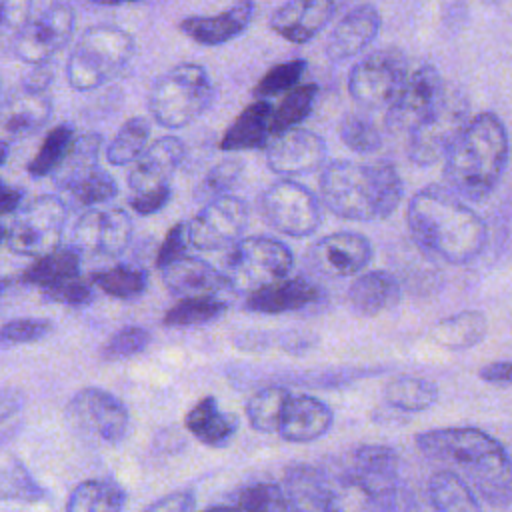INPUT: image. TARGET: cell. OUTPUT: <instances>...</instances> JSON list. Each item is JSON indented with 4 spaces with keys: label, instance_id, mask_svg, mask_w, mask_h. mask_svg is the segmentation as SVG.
Listing matches in <instances>:
<instances>
[{
    "label": "cell",
    "instance_id": "15",
    "mask_svg": "<svg viewBox=\"0 0 512 512\" xmlns=\"http://www.w3.org/2000/svg\"><path fill=\"white\" fill-rule=\"evenodd\" d=\"M68 416L76 428L106 442L118 444L130 426L128 408L108 390L86 386L68 402Z\"/></svg>",
    "mask_w": 512,
    "mask_h": 512
},
{
    "label": "cell",
    "instance_id": "55",
    "mask_svg": "<svg viewBox=\"0 0 512 512\" xmlns=\"http://www.w3.org/2000/svg\"><path fill=\"white\" fill-rule=\"evenodd\" d=\"M196 506L194 492L190 490H178L172 494H166L146 506V510H156V512H186Z\"/></svg>",
    "mask_w": 512,
    "mask_h": 512
},
{
    "label": "cell",
    "instance_id": "41",
    "mask_svg": "<svg viewBox=\"0 0 512 512\" xmlns=\"http://www.w3.org/2000/svg\"><path fill=\"white\" fill-rule=\"evenodd\" d=\"M148 140H150L148 120L144 116H132L118 128V132L106 146V160L114 166H126L146 148Z\"/></svg>",
    "mask_w": 512,
    "mask_h": 512
},
{
    "label": "cell",
    "instance_id": "45",
    "mask_svg": "<svg viewBox=\"0 0 512 512\" xmlns=\"http://www.w3.org/2000/svg\"><path fill=\"white\" fill-rule=\"evenodd\" d=\"M66 192L70 194L74 204L90 208V206H98L112 200L118 194V184L106 170L96 166L84 176H80L78 180H74L66 188Z\"/></svg>",
    "mask_w": 512,
    "mask_h": 512
},
{
    "label": "cell",
    "instance_id": "21",
    "mask_svg": "<svg viewBox=\"0 0 512 512\" xmlns=\"http://www.w3.org/2000/svg\"><path fill=\"white\" fill-rule=\"evenodd\" d=\"M162 280L174 296H220L232 292L234 286L226 272H220L210 262L196 256H180L160 268Z\"/></svg>",
    "mask_w": 512,
    "mask_h": 512
},
{
    "label": "cell",
    "instance_id": "63",
    "mask_svg": "<svg viewBox=\"0 0 512 512\" xmlns=\"http://www.w3.org/2000/svg\"><path fill=\"white\" fill-rule=\"evenodd\" d=\"M486 2H490V4H500L502 0H486Z\"/></svg>",
    "mask_w": 512,
    "mask_h": 512
},
{
    "label": "cell",
    "instance_id": "49",
    "mask_svg": "<svg viewBox=\"0 0 512 512\" xmlns=\"http://www.w3.org/2000/svg\"><path fill=\"white\" fill-rule=\"evenodd\" d=\"M54 330L48 318H14L0 326V344L16 346L46 338Z\"/></svg>",
    "mask_w": 512,
    "mask_h": 512
},
{
    "label": "cell",
    "instance_id": "43",
    "mask_svg": "<svg viewBox=\"0 0 512 512\" xmlns=\"http://www.w3.org/2000/svg\"><path fill=\"white\" fill-rule=\"evenodd\" d=\"M44 498L46 490L34 480L18 458H8L0 464V500L40 502Z\"/></svg>",
    "mask_w": 512,
    "mask_h": 512
},
{
    "label": "cell",
    "instance_id": "52",
    "mask_svg": "<svg viewBox=\"0 0 512 512\" xmlns=\"http://www.w3.org/2000/svg\"><path fill=\"white\" fill-rule=\"evenodd\" d=\"M32 0H0V46L12 44L28 22Z\"/></svg>",
    "mask_w": 512,
    "mask_h": 512
},
{
    "label": "cell",
    "instance_id": "19",
    "mask_svg": "<svg viewBox=\"0 0 512 512\" xmlns=\"http://www.w3.org/2000/svg\"><path fill=\"white\" fill-rule=\"evenodd\" d=\"M52 114V100L46 90L20 86L0 100V144L8 146L38 132Z\"/></svg>",
    "mask_w": 512,
    "mask_h": 512
},
{
    "label": "cell",
    "instance_id": "6",
    "mask_svg": "<svg viewBox=\"0 0 512 512\" xmlns=\"http://www.w3.org/2000/svg\"><path fill=\"white\" fill-rule=\"evenodd\" d=\"M212 100L214 84L208 70L182 62L156 78L148 94V110L160 126L184 128L200 118Z\"/></svg>",
    "mask_w": 512,
    "mask_h": 512
},
{
    "label": "cell",
    "instance_id": "37",
    "mask_svg": "<svg viewBox=\"0 0 512 512\" xmlns=\"http://www.w3.org/2000/svg\"><path fill=\"white\" fill-rule=\"evenodd\" d=\"M90 282L118 300H134L148 288V272L132 264H116L90 274Z\"/></svg>",
    "mask_w": 512,
    "mask_h": 512
},
{
    "label": "cell",
    "instance_id": "31",
    "mask_svg": "<svg viewBox=\"0 0 512 512\" xmlns=\"http://www.w3.org/2000/svg\"><path fill=\"white\" fill-rule=\"evenodd\" d=\"M488 332V320L480 310H462L442 318L430 330V338L446 350L460 352L476 346Z\"/></svg>",
    "mask_w": 512,
    "mask_h": 512
},
{
    "label": "cell",
    "instance_id": "39",
    "mask_svg": "<svg viewBox=\"0 0 512 512\" xmlns=\"http://www.w3.org/2000/svg\"><path fill=\"white\" fill-rule=\"evenodd\" d=\"M228 308L222 296H186L170 310H166L162 324L170 328L200 326L220 318Z\"/></svg>",
    "mask_w": 512,
    "mask_h": 512
},
{
    "label": "cell",
    "instance_id": "29",
    "mask_svg": "<svg viewBox=\"0 0 512 512\" xmlns=\"http://www.w3.org/2000/svg\"><path fill=\"white\" fill-rule=\"evenodd\" d=\"M270 118H272V104L266 98L254 100L226 128L218 144L220 150L240 152V150L264 148L272 134Z\"/></svg>",
    "mask_w": 512,
    "mask_h": 512
},
{
    "label": "cell",
    "instance_id": "22",
    "mask_svg": "<svg viewBox=\"0 0 512 512\" xmlns=\"http://www.w3.org/2000/svg\"><path fill=\"white\" fill-rule=\"evenodd\" d=\"M334 12V0H286L270 16V28L292 44H306L324 30Z\"/></svg>",
    "mask_w": 512,
    "mask_h": 512
},
{
    "label": "cell",
    "instance_id": "54",
    "mask_svg": "<svg viewBox=\"0 0 512 512\" xmlns=\"http://www.w3.org/2000/svg\"><path fill=\"white\" fill-rule=\"evenodd\" d=\"M188 250V234H186V222H176L164 236L158 254H156V266L162 268L176 258L184 256Z\"/></svg>",
    "mask_w": 512,
    "mask_h": 512
},
{
    "label": "cell",
    "instance_id": "26",
    "mask_svg": "<svg viewBox=\"0 0 512 512\" xmlns=\"http://www.w3.org/2000/svg\"><path fill=\"white\" fill-rule=\"evenodd\" d=\"M322 298V288L308 278H280L250 290L244 308L254 314H284L302 310Z\"/></svg>",
    "mask_w": 512,
    "mask_h": 512
},
{
    "label": "cell",
    "instance_id": "40",
    "mask_svg": "<svg viewBox=\"0 0 512 512\" xmlns=\"http://www.w3.org/2000/svg\"><path fill=\"white\" fill-rule=\"evenodd\" d=\"M288 396H290V390L286 386H266L254 392L244 406L250 428L262 434L276 432L280 414Z\"/></svg>",
    "mask_w": 512,
    "mask_h": 512
},
{
    "label": "cell",
    "instance_id": "25",
    "mask_svg": "<svg viewBox=\"0 0 512 512\" xmlns=\"http://www.w3.org/2000/svg\"><path fill=\"white\" fill-rule=\"evenodd\" d=\"M254 0H234L226 10L208 16H188L178 28L184 36L202 46H220L240 36L254 18Z\"/></svg>",
    "mask_w": 512,
    "mask_h": 512
},
{
    "label": "cell",
    "instance_id": "35",
    "mask_svg": "<svg viewBox=\"0 0 512 512\" xmlns=\"http://www.w3.org/2000/svg\"><path fill=\"white\" fill-rule=\"evenodd\" d=\"M102 150V136L96 132H86L80 136H74L70 142L64 158L54 168L52 178L56 188L66 190L74 180L90 172L98 166V156Z\"/></svg>",
    "mask_w": 512,
    "mask_h": 512
},
{
    "label": "cell",
    "instance_id": "42",
    "mask_svg": "<svg viewBox=\"0 0 512 512\" xmlns=\"http://www.w3.org/2000/svg\"><path fill=\"white\" fill-rule=\"evenodd\" d=\"M316 96H318V86L314 82L296 84L290 90H286L280 104L272 108V118H270L272 132L298 126L302 120H306L314 108Z\"/></svg>",
    "mask_w": 512,
    "mask_h": 512
},
{
    "label": "cell",
    "instance_id": "27",
    "mask_svg": "<svg viewBox=\"0 0 512 512\" xmlns=\"http://www.w3.org/2000/svg\"><path fill=\"white\" fill-rule=\"evenodd\" d=\"M282 490L290 510H336V486L318 468H288Z\"/></svg>",
    "mask_w": 512,
    "mask_h": 512
},
{
    "label": "cell",
    "instance_id": "62",
    "mask_svg": "<svg viewBox=\"0 0 512 512\" xmlns=\"http://www.w3.org/2000/svg\"><path fill=\"white\" fill-rule=\"evenodd\" d=\"M4 238H6V228H4V226H0V246L4 244Z\"/></svg>",
    "mask_w": 512,
    "mask_h": 512
},
{
    "label": "cell",
    "instance_id": "24",
    "mask_svg": "<svg viewBox=\"0 0 512 512\" xmlns=\"http://www.w3.org/2000/svg\"><path fill=\"white\" fill-rule=\"evenodd\" d=\"M334 424L332 408L310 394H290L280 414L278 434L296 444L322 438Z\"/></svg>",
    "mask_w": 512,
    "mask_h": 512
},
{
    "label": "cell",
    "instance_id": "58",
    "mask_svg": "<svg viewBox=\"0 0 512 512\" xmlns=\"http://www.w3.org/2000/svg\"><path fill=\"white\" fill-rule=\"evenodd\" d=\"M22 198H24V194L20 188L0 182V216H6L10 212L18 210L22 204Z\"/></svg>",
    "mask_w": 512,
    "mask_h": 512
},
{
    "label": "cell",
    "instance_id": "14",
    "mask_svg": "<svg viewBox=\"0 0 512 512\" xmlns=\"http://www.w3.org/2000/svg\"><path fill=\"white\" fill-rule=\"evenodd\" d=\"M250 218L248 204L226 192L206 200L204 208L186 224L188 244L202 252L222 250L240 238Z\"/></svg>",
    "mask_w": 512,
    "mask_h": 512
},
{
    "label": "cell",
    "instance_id": "1",
    "mask_svg": "<svg viewBox=\"0 0 512 512\" xmlns=\"http://www.w3.org/2000/svg\"><path fill=\"white\" fill-rule=\"evenodd\" d=\"M406 224L424 254L456 266L478 258L488 240L482 216L448 186L438 184L424 186L410 198Z\"/></svg>",
    "mask_w": 512,
    "mask_h": 512
},
{
    "label": "cell",
    "instance_id": "60",
    "mask_svg": "<svg viewBox=\"0 0 512 512\" xmlns=\"http://www.w3.org/2000/svg\"><path fill=\"white\" fill-rule=\"evenodd\" d=\"M6 156H8V148L4 146V144H0V166L4 164V160H6Z\"/></svg>",
    "mask_w": 512,
    "mask_h": 512
},
{
    "label": "cell",
    "instance_id": "59",
    "mask_svg": "<svg viewBox=\"0 0 512 512\" xmlns=\"http://www.w3.org/2000/svg\"><path fill=\"white\" fill-rule=\"evenodd\" d=\"M94 4H102V6H120V4H132L138 0H90Z\"/></svg>",
    "mask_w": 512,
    "mask_h": 512
},
{
    "label": "cell",
    "instance_id": "47",
    "mask_svg": "<svg viewBox=\"0 0 512 512\" xmlns=\"http://www.w3.org/2000/svg\"><path fill=\"white\" fill-rule=\"evenodd\" d=\"M306 68H308V62L304 58H292V60H286V62H280V64L272 66L256 82L254 96L270 98V96L284 94L286 90H290L292 86H296L300 82Z\"/></svg>",
    "mask_w": 512,
    "mask_h": 512
},
{
    "label": "cell",
    "instance_id": "36",
    "mask_svg": "<svg viewBox=\"0 0 512 512\" xmlns=\"http://www.w3.org/2000/svg\"><path fill=\"white\" fill-rule=\"evenodd\" d=\"M384 400L404 414L424 412L436 404L438 386L422 376H398L386 384Z\"/></svg>",
    "mask_w": 512,
    "mask_h": 512
},
{
    "label": "cell",
    "instance_id": "56",
    "mask_svg": "<svg viewBox=\"0 0 512 512\" xmlns=\"http://www.w3.org/2000/svg\"><path fill=\"white\" fill-rule=\"evenodd\" d=\"M478 378L488 384L508 386L512 380V362L510 360H496L478 370Z\"/></svg>",
    "mask_w": 512,
    "mask_h": 512
},
{
    "label": "cell",
    "instance_id": "10",
    "mask_svg": "<svg viewBox=\"0 0 512 512\" xmlns=\"http://www.w3.org/2000/svg\"><path fill=\"white\" fill-rule=\"evenodd\" d=\"M468 122V102L458 90L446 88L436 108L408 132V158L416 166L442 160L448 146Z\"/></svg>",
    "mask_w": 512,
    "mask_h": 512
},
{
    "label": "cell",
    "instance_id": "38",
    "mask_svg": "<svg viewBox=\"0 0 512 512\" xmlns=\"http://www.w3.org/2000/svg\"><path fill=\"white\" fill-rule=\"evenodd\" d=\"M210 508H234V510H254V512H278L290 510L288 500L280 484L274 482H254L232 492L224 502L212 504Z\"/></svg>",
    "mask_w": 512,
    "mask_h": 512
},
{
    "label": "cell",
    "instance_id": "7",
    "mask_svg": "<svg viewBox=\"0 0 512 512\" xmlns=\"http://www.w3.org/2000/svg\"><path fill=\"white\" fill-rule=\"evenodd\" d=\"M294 268L292 250L272 236H248L232 242L226 256L228 278L236 286H248L250 290L286 278Z\"/></svg>",
    "mask_w": 512,
    "mask_h": 512
},
{
    "label": "cell",
    "instance_id": "28",
    "mask_svg": "<svg viewBox=\"0 0 512 512\" xmlns=\"http://www.w3.org/2000/svg\"><path fill=\"white\" fill-rule=\"evenodd\" d=\"M350 308L360 316H378L394 308L402 298L400 282L384 270L360 274L346 292Z\"/></svg>",
    "mask_w": 512,
    "mask_h": 512
},
{
    "label": "cell",
    "instance_id": "44",
    "mask_svg": "<svg viewBox=\"0 0 512 512\" xmlns=\"http://www.w3.org/2000/svg\"><path fill=\"white\" fill-rule=\"evenodd\" d=\"M74 140V128L68 122H62L58 126H54L42 140L40 148L36 150V154L32 156V160L28 162L26 170L32 178H44L50 176L54 172V168L60 164V160L64 158L70 142Z\"/></svg>",
    "mask_w": 512,
    "mask_h": 512
},
{
    "label": "cell",
    "instance_id": "30",
    "mask_svg": "<svg viewBox=\"0 0 512 512\" xmlns=\"http://www.w3.org/2000/svg\"><path fill=\"white\" fill-rule=\"evenodd\" d=\"M186 430L204 446L222 448L238 430V418L232 412H224L214 396L200 398L184 416Z\"/></svg>",
    "mask_w": 512,
    "mask_h": 512
},
{
    "label": "cell",
    "instance_id": "4",
    "mask_svg": "<svg viewBox=\"0 0 512 512\" xmlns=\"http://www.w3.org/2000/svg\"><path fill=\"white\" fill-rule=\"evenodd\" d=\"M322 204L336 216L356 222L388 218L404 196V182L390 162L362 164L334 160L318 180Z\"/></svg>",
    "mask_w": 512,
    "mask_h": 512
},
{
    "label": "cell",
    "instance_id": "61",
    "mask_svg": "<svg viewBox=\"0 0 512 512\" xmlns=\"http://www.w3.org/2000/svg\"><path fill=\"white\" fill-rule=\"evenodd\" d=\"M8 284H10V280H8V278H0V294L8 288Z\"/></svg>",
    "mask_w": 512,
    "mask_h": 512
},
{
    "label": "cell",
    "instance_id": "12",
    "mask_svg": "<svg viewBox=\"0 0 512 512\" xmlns=\"http://www.w3.org/2000/svg\"><path fill=\"white\" fill-rule=\"evenodd\" d=\"M446 84L432 64L408 70L402 86L386 106L384 126L392 134H408L440 102Z\"/></svg>",
    "mask_w": 512,
    "mask_h": 512
},
{
    "label": "cell",
    "instance_id": "34",
    "mask_svg": "<svg viewBox=\"0 0 512 512\" xmlns=\"http://www.w3.org/2000/svg\"><path fill=\"white\" fill-rule=\"evenodd\" d=\"M80 274V252L74 246H56L54 250L36 256L20 276L24 284H32L38 288H48L62 280L74 278Z\"/></svg>",
    "mask_w": 512,
    "mask_h": 512
},
{
    "label": "cell",
    "instance_id": "2",
    "mask_svg": "<svg viewBox=\"0 0 512 512\" xmlns=\"http://www.w3.org/2000/svg\"><path fill=\"white\" fill-rule=\"evenodd\" d=\"M418 450L444 462L468 480L476 496L492 506H508L512 500V472L506 448L480 428L450 426L424 430L414 438Z\"/></svg>",
    "mask_w": 512,
    "mask_h": 512
},
{
    "label": "cell",
    "instance_id": "57",
    "mask_svg": "<svg viewBox=\"0 0 512 512\" xmlns=\"http://www.w3.org/2000/svg\"><path fill=\"white\" fill-rule=\"evenodd\" d=\"M24 406V392L18 388H0V424Z\"/></svg>",
    "mask_w": 512,
    "mask_h": 512
},
{
    "label": "cell",
    "instance_id": "51",
    "mask_svg": "<svg viewBox=\"0 0 512 512\" xmlns=\"http://www.w3.org/2000/svg\"><path fill=\"white\" fill-rule=\"evenodd\" d=\"M42 294L46 300L66 304V306H86L94 300L92 282H86L78 276L52 284L48 288H42Z\"/></svg>",
    "mask_w": 512,
    "mask_h": 512
},
{
    "label": "cell",
    "instance_id": "33",
    "mask_svg": "<svg viewBox=\"0 0 512 512\" xmlns=\"http://www.w3.org/2000/svg\"><path fill=\"white\" fill-rule=\"evenodd\" d=\"M128 502L126 490L114 480L92 478L80 482L68 496V512H118Z\"/></svg>",
    "mask_w": 512,
    "mask_h": 512
},
{
    "label": "cell",
    "instance_id": "18",
    "mask_svg": "<svg viewBox=\"0 0 512 512\" xmlns=\"http://www.w3.org/2000/svg\"><path fill=\"white\" fill-rule=\"evenodd\" d=\"M372 258V244L360 232H334L320 238L308 252L312 268L326 276H354L368 266Z\"/></svg>",
    "mask_w": 512,
    "mask_h": 512
},
{
    "label": "cell",
    "instance_id": "8",
    "mask_svg": "<svg viewBox=\"0 0 512 512\" xmlns=\"http://www.w3.org/2000/svg\"><path fill=\"white\" fill-rule=\"evenodd\" d=\"M68 218L66 202L56 194H44L20 208L4 242L14 254L42 256L60 244Z\"/></svg>",
    "mask_w": 512,
    "mask_h": 512
},
{
    "label": "cell",
    "instance_id": "17",
    "mask_svg": "<svg viewBox=\"0 0 512 512\" xmlns=\"http://www.w3.org/2000/svg\"><path fill=\"white\" fill-rule=\"evenodd\" d=\"M266 164L280 176L310 174L324 166L328 148L326 140L308 128H284L272 132L266 146Z\"/></svg>",
    "mask_w": 512,
    "mask_h": 512
},
{
    "label": "cell",
    "instance_id": "23",
    "mask_svg": "<svg viewBox=\"0 0 512 512\" xmlns=\"http://www.w3.org/2000/svg\"><path fill=\"white\" fill-rule=\"evenodd\" d=\"M186 156V146L176 136H160L130 162L132 168L126 176L128 188L132 192L152 188L170 180V176L180 168Z\"/></svg>",
    "mask_w": 512,
    "mask_h": 512
},
{
    "label": "cell",
    "instance_id": "48",
    "mask_svg": "<svg viewBox=\"0 0 512 512\" xmlns=\"http://www.w3.org/2000/svg\"><path fill=\"white\" fill-rule=\"evenodd\" d=\"M152 340L150 330L142 328V326H124L120 330H116L102 346L100 356L104 360H122V358H130L136 356L140 352H144L148 348Z\"/></svg>",
    "mask_w": 512,
    "mask_h": 512
},
{
    "label": "cell",
    "instance_id": "5",
    "mask_svg": "<svg viewBox=\"0 0 512 512\" xmlns=\"http://www.w3.org/2000/svg\"><path fill=\"white\" fill-rule=\"evenodd\" d=\"M134 52L136 42L128 30L114 24L88 26L66 60V80L78 92L96 90L122 74Z\"/></svg>",
    "mask_w": 512,
    "mask_h": 512
},
{
    "label": "cell",
    "instance_id": "11",
    "mask_svg": "<svg viewBox=\"0 0 512 512\" xmlns=\"http://www.w3.org/2000/svg\"><path fill=\"white\" fill-rule=\"evenodd\" d=\"M260 212L272 228L294 238L314 234L322 220L316 194L290 178L278 180L262 192Z\"/></svg>",
    "mask_w": 512,
    "mask_h": 512
},
{
    "label": "cell",
    "instance_id": "3",
    "mask_svg": "<svg viewBox=\"0 0 512 512\" xmlns=\"http://www.w3.org/2000/svg\"><path fill=\"white\" fill-rule=\"evenodd\" d=\"M442 160V176L452 192L472 202L490 196L508 164V132L500 116L480 112L468 118Z\"/></svg>",
    "mask_w": 512,
    "mask_h": 512
},
{
    "label": "cell",
    "instance_id": "50",
    "mask_svg": "<svg viewBox=\"0 0 512 512\" xmlns=\"http://www.w3.org/2000/svg\"><path fill=\"white\" fill-rule=\"evenodd\" d=\"M242 170H244V164L236 158H228V160L218 162L216 166H212L206 172L204 180L200 182L198 196L210 200L214 196L230 192L234 188V184L238 182V178L242 176Z\"/></svg>",
    "mask_w": 512,
    "mask_h": 512
},
{
    "label": "cell",
    "instance_id": "9",
    "mask_svg": "<svg viewBox=\"0 0 512 512\" xmlns=\"http://www.w3.org/2000/svg\"><path fill=\"white\" fill-rule=\"evenodd\" d=\"M408 74L406 54L386 46L362 56L348 74V92L364 110H378L390 104Z\"/></svg>",
    "mask_w": 512,
    "mask_h": 512
},
{
    "label": "cell",
    "instance_id": "53",
    "mask_svg": "<svg viewBox=\"0 0 512 512\" xmlns=\"http://www.w3.org/2000/svg\"><path fill=\"white\" fill-rule=\"evenodd\" d=\"M172 198V188L168 182L164 184H158V186H152V188H144V190H138L130 196L128 204L130 208L136 212V214H142V216H150V214H156L160 212Z\"/></svg>",
    "mask_w": 512,
    "mask_h": 512
},
{
    "label": "cell",
    "instance_id": "16",
    "mask_svg": "<svg viewBox=\"0 0 512 512\" xmlns=\"http://www.w3.org/2000/svg\"><path fill=\"white\" fill-rule=\"evenodd\" d=\"M132 240V218L124 208H88L74 224L72 246L80 254L120 256Z\"/></svg>",
    "mask_w": 512,
    "mask_h": 512
},
{
    "label": "cell",
    "instance_id": "32",
    "mask_svg": "<svg viewBox=\"0 0 512 512\" xmlns=\"http://www.w3.org/2000/svg\"><path fill=\"white\" fill-rule=\"evenodd\" d=\"M428 500L440 512H478L482 508L470 484L454 470H438L428 480Z\"/></svg>",
    "mask_w": 512,
    "mask_h": 512
},
{
    "label": "cell",
    "instance_id": "13",
    "mask_svg": "<svg viewBox=\"0 0 512 512\" xmlns=\"http://www.w3.org/2000/svg\"><path fill=\"white\" fill-rule=\"evenodd\" d=\"M76 14L64 2H52L40 14L28 18L18 36L12 40V50L18 60L38 66L56 56L72 38Z\"/></svg>",
    "mask_w": 512,
    "mask_h": 512
},
{
    "label": "cell",
    "instance_id": "20",
    "mask_svg": "<svg viewBox=\"0 0 512 512\" xmlns=\"http://www.w3.org/2000/svg\"><path fill=\"white\" fill-rule=\"evenodd\" d=\"M382 16L372 4H358L348 10L332 28L326 40V56L330 62H344L366 50L378 36Z\"/></svg>",
    "mask_w": 512,
    "mask_h": 512
},
{
    "label": "cell",
    "instance_id": "46",
    "mask_svg": "<svg viewBox=\"0 0 512 512\" xmlns=\"http://www.w3.org/2000/svg\"><path fill=\"white\" fill-rule=\"evenodd\" d=\"M340 140L358 154L376 152L382 146V134L374 120L364 112H348L340 122Z\"/></svg>",
    "mask_w": 512,
    "mask_h": 512
}]
</instances>
